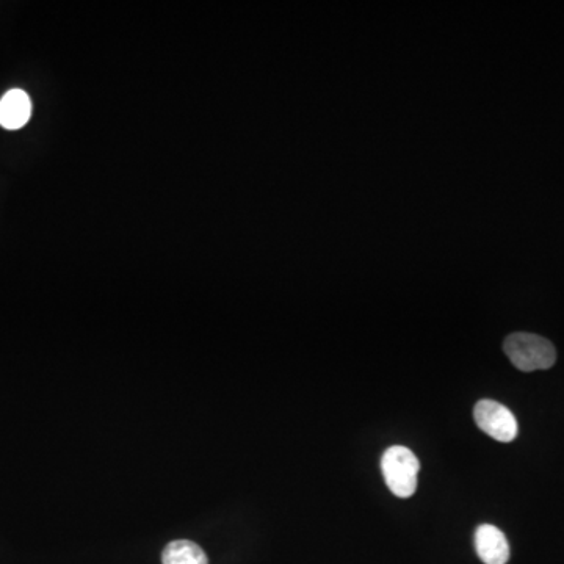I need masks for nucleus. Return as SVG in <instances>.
Returning a JSON list of instances; mask_svg holds the SVG:
<instances>
[{
  "label": "nucleus",
  "mask_w": 564,
  "mask_h": 564,
  "mask_svg": "<svg viewBox=\"0 0 564 564\" xmlns=\"http://www.w3.org/2000/svg\"><path fill=\"white\" fill-rule=\"evenodd\" d=\"M419 469L417 456L402 445L389 447L381 458V470L387 488L400 499L414 496V492L417 491Z\"/></svg>",
  "instance_id": "f03ea898"
},
{
  "label": "nucleus",
  "mask_w": 564,
  "mask_h": 564,
  "mask_svg": "<svg viewBox=\"0 0 564 564\" xmlns=\"http://www.w3.org/2000/svg\"><path fill=\"white\" fill-rule=\"evenodd\" d=\"M32 102L22 90H10L0 99V126L7 131H18L29 123Z\"/></svg>",
  "instance_id": "39448f33"
},
{
  "label": "nucleus",
  "mask_w": 564,
  "mask_h": 564,
  "mask_svg": "<svg viewBox=\"0 0 564 564\" xmlns=\"http://www.w3.org/2000/svg\"><path fill=\"white\" fill-rule=\"evenodd\" d=\"M163 564H209L207 555L192 541H173L163 550Z\"/></svg>",
  "instance_id": "423d86ee"
},
{
  "label": "nucleus",
  "mask_w": 564,
  "mask_h": 564,
  "mask_svg": "<svg viewBox=\"0 0 564 564\" xmlns=\"http://www.w3.org/2000/svg\"><path fill=\"white\" fill-rule=\"evenodd\" d=\"M503 350L511 364L521 372L547 370L557 361L554 345L544 337L530 333H514L505 339Z\"/></svg>",
  "instance_id": "f257e3e1"
},
{
  "label": "nucleus",
  "mask_w": 564,
  "mask_h": 564,
  "mask_svg": "<svg viewBox=\"0 0 564 564\" xmlns=\"http://www.w3.org/2000/svg\"><path fill=\"white\" fill-rule=\"evenodd\" d=\"M475 422L481 431L499 442H511L517 436V420L507 406L494 400H481L475 405Z\"/></svg>",
  "instance_id": "7ed1b4c3"
},
{
  "label": "nucleus",
  "mask_w": 564,
  "mask_h": 564,
  "mask_svg": "<svg viewBox=\"0 0 564 564\" xmlns=\"http://www.w3.org/2000/svg\"><path fill=\"white\" fill-rule=\"evenodd\" d=\"M475 549L485 564H507L510 560V544L494 525L483 524L477 528Z\"/></svg>",
  "instance_id": "20e7f679"
}]
</instances>
